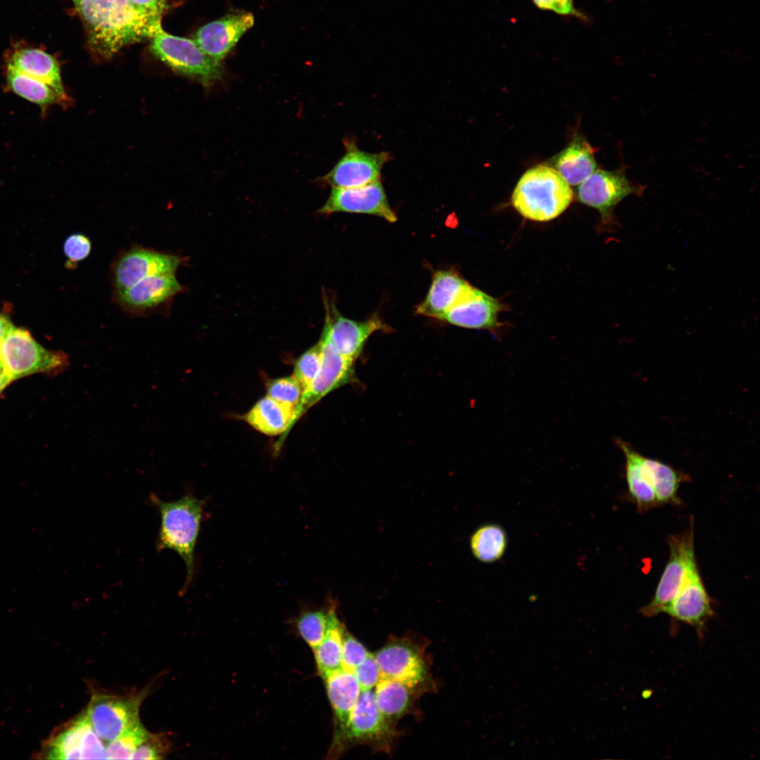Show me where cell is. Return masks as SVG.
<instances>
[{"mask_svg": "<svg viewBox=\"0 0 760 760\" xmlns=\"http://www.w3.org/2000/svg\"><path fill=\"white\" fill-rule=\"evenodd\" d=\"M148 731L140 720L127 728L106 746L108 759H132V754L144 741Z\"/></svg>", "mask_w": 760, "mask_h": 760, "instance_id": "32", "label": "cell"}, {"mask_svg": "<svg viewBox=\"0 0 760 760\" xmlns=\"http://www.w3.org/2000/svg\"><path fill=\"white\" fill-rule=\"evenodd\" d=\"M665 613L676 620L694 626L699 633L703 631L714 612L698 569L685 581Z\"/></svg>", "mask_w": 760, "mask_h": 760, "instance_id": "20", "label": "cell"}, {"mask_svg": "<svg viewBox=\"0 0 760 760\" xmlns=\"http://www.w3.org/2000/svg\"><path fill=\"white\" fill-rule=\"evenodd\" d=\"M319 342L322 353L321 367L310 388L302 394L292 426L309 408L327 394L355 379V362L340 355L322 334Z\"/></svg>", "mask_w": 760, "mask_h": 760, "instance_id": "13", "label": "cell"}, {"mask_svg": "<svg viewBox=\"0 0 760 760\" xmlns=\"http://www.w3.org/2000/svg\"><path fill=\"white\" fill-rule=\"evenodd\" d=\"M182 288L176 274H158L143 279L115 297L125 312L139 315L167 303Z\"/></svg>", "mask_w": 760, "mask_h": 760, "instance_id": "17", "label": "cell"}, {"mask_svg": "<svg viewBox=\"0 0 760 760\" xmlns=\"http://www.w3.org/2000/svg\"><path fill=\"white\" fill-rule=\"evenodd\" d=\"M541 9L554 11L562 15L577 13L573 0H532Z\"/></svg>", "mask_w": 760, "mask_h": 760, "instance_id": "40", "label": "cell"}, {"mask_svg": "<svg viewBox=\"0 0 760 760\" xmlns=\"http://www.w3.org/2000/svg\"><path fill=\"white\" fill-rule=\"evenodd\" d=\"M46 754L52 759H107L106 746L86 711L49 741Z\"/></svg>", "mask_w": 760, "mask_h": 760, "instance_id": "14", "label": "cell"}, {"mask_svg": "<svg viewBox=\"0 0 760 760\" xmlns=\"http://www.w3.org/2000/svg\"><path fill=\"white\" fill-rule=\"evenodd\" d=\"M507 536L497 524H486L479 528L471 536L470 547L474 556L479 561L490 563L504 555L507 548Z\"/></svg>", "mask_w": 760, "mask_h": 760, "instance_id": "31", "label": "cell"}, {"mask_svg": "<svg viewBox=\"0 0 760 760\" xmlns=\"http://www.w3.org/2000/svg\"><path fill=\"white\" fill-rule=\"evenodd\" d=\"M151 52L180 74L209 87L221 79L220 63L205 55L193 39L174 36L161 30L152 38Z\"/></svg>", "mask_w": 760, "mask_h": 760, "instance_id": "5", "label": "cell"}, {"mask_svg": "<svg viewBox=\"0 0 760 760\" xmlns=\"http://www.w3.org/2000/svg\"><path fill=\"white\" fill-rule=\"evenodd\" d=\"M8 64L49 86L60 104L68 106L71 102L62 82L59 65L51 54L38 49H20L13 53Z\"/></svg>", "mask_w": 760, "mask_h": 760, "instance_id": "22", "label": "cell"}, {"mask_svg": "<svg viewBox=\"0 0 760 760\" xmlns=\"http://www.w3.org/2000/svg\"><path fill=\"white\" fill-rule=\"evenodd\" d=\"M336 212L374 215L389 222L397 220L380 180L359 187H333L317 213L328 215Z\"/></svg>", "mask_w": 760, "mask_h": 760, "instance_id": "15", "label": "cell"}, {"mask_svg": "<svg viewBox=\"0 0 760 760\" xmlns=\"http://www.w3.org/2000/svg\"><path fill=\"white\" fill-rule=\"evenodd\" d=\"M266 391L267 395L273 400L296 409L303 392L293 375L269 380Z\"/></svg>", "mask_w": 760, "mask_h": 760, "instance_id": "35", "label": "cell"}, {"mask_svg": "<svg viewBox=\"0 0 760 760\" xmlns=\"http://www.w3.org/2000/svg\"><path fill=\"white\" fill-rule=\"evenodd\" d=\"M12 327L10 320L0 314V341Z\"/></svg>", "mask_w": 760, "mask_h": 760, "instance_id": "42", "label": "cell"}, {"mask_svg": "<svg viewBox=\"0 0 760 760\" xmlns=\"http://www.w3.org/2000/svg\"><path fill=\"white\" fill-rule=\"evenodd\" d=\"M369 654L368 650L350 633H343L342 640V669L353 672Z\"/></svg>", "mask_w": 760, "mask_h": 760, "instance_id": "37", "label": "cell"}, {"mask_svg": "<svg viewBox=\"0 0 760 760\" xmlns=\"http://www.w3.org/2000/svg\"><path fill=\"white\" fill-rule=\"evenodd\" d=\"M76 8L85 22L91 48L105 58L163 30L162 12L139 8L130 0H80Z\"/></svg>", "mask_w": 760, "mask_h": 760, "instance_id": "1", "label": "cell"}, {"mask_svg": "<svg viewBox=\"0 0 760 760\" xmlns=\"http://www.w3.org/2000/svg\"><path fill=\"white\" fill-rule=\"evenodd\" d=\"M0 362L12 381L36 373L58 374L70 365L65 353L44 348L27 331L13 326L0 341Z\"/></svg>", "mask_w": 760, "mask_h": 760, "instance_id": "4", "label": "cell"}, {"mask_svg": "<svg viewBox=\"0 0 760 760\" xmlns=\"http://www.w3.org/2000/svg\"><path fill=\"white\" fill-rule=\"evenodd\" d=\"M343 625L337 617L334 607L327 612V628L319 645L313 650L319 675H327L342 669V640Z\"/></svg>", "mask_w": 760, "mask_h": 760, "instance_id": "27", "label": "cell"}, {"mask_svg": "<svg viewBox=\"0 0 760 760\" xmlns=\"http://www.w3.org/2000/svg\"><path fill=\"white\" fill-rule=\"evenodd\" d=\"M375 704L383 717L391 723L404 715L411 705L412 688L396 680L381 677L375 685Z\"/></svg>", "mask_w": 760, "mask_h": 760, "instance_id": "28", "label": "cell"}, {"mask_svg": "<svg viewBox=\"0 0 760 760\" xmlns=\"http://www.w3.org/2000/svg\"><path fill=\"white\" fill-rule=\"evenodd\" d=\"M353 673L361 691L372 690L381 678L374 655L369 653L367 657L355 669Z\"/></svg>", "mask_w": 760, "mask_h": 760, "instance_id": "38", "label": "cell"}, {"mask_svg": "<svg viewBox=\"0 0 760 760\" xmlns=\"http://www.w3.org/2000/svg\"><path fill=\"white\" fill-rule=\"evenodd\" d=\"M296 408L269 396L260 399L240 418L258 431L267 436L284 434L292 428Z\"/></svg>", "mask_w": 760, "mask_h": 760, "instance_id": "25", "label": "cell"}, {"mask_svg": "<svg viewBox=\"0 0 760 760\" xmlns=\"http://www.w3.org/2000/svg\"><path fill=\"white\" fill-rule=\"evenodd\" d=\"M63 249L68 262L76 264L89 256L91 250V243L87 236L74 234L66 239Z\"/></svg>", "mask_w": 760, "mask_h": 760, "instance_id": "39", "label": "cell"}, {"mask_svg": "<svg viewBox=\"0 0 760 760\" xmlns=\"http://www.w3.org/2000/svg\"><path fill=\"white\" fill-rule=\"evenodd\" d=\"M472 287L456 271L439 270L424 300L417 307L418 315L439 319L456 305Z\"/></svg>", "mask_w": 760, "mask_h": 760, "instance_id": "21", "label": "cell"}, {"mask_svg": "<svg viewBox=\"0 0 760 760\" xmlns=\"http://www.w3.org/2000/svg\"><path fill=\"white\" fill-rule=\"evenodd\" d=\"M343 143L344 155L322 180L332 188L359 187L380 180L381 170L392 158L391 154L362 151L351 140Z\"/></svg>", "mask_w": 760, "mask_h": 760, "instance_id": "12", "label": "cell"}, {"mask_svg": "<svg viewBox=\"0 0 760 760\" xmlns=\"http://www.w3.org/2000/svg\"><path fill=\"white\" fill-rule=\"evenodd\" d=\"M595 149L580 134H576L569 144L552 158L547 165L553 167L572 186L580 184L596 170Z\"/></svg>", "mask_w": 760, "mask_h": 760, "instance_id": "24", "label": "cell"}, {"mask_svg": "<svg viewBox=\"0 0 760 760\" xmlns=\"http://www.w3.org/2000/svg\"><path fill=\"white\" fill-rule=\"evenodd\" d=\"M297 628L303 639L314 650L324 638L327 628V612L308 611L297 620Z\"/></svg>", "mask_w": 760, "mask_h": 760, "instance_id": "34", "label": "cell"}, {"mask_svg": "<svg viewBox=\"0 0 760 760\" xmlns=\"http://www.w3.org/2000/svg\"><path fill=\"white\" fill-rule=\"evenodd\" d=\"M72 1H73L74 4H75V6H77V4H79V2L80 1V0H72Z\"/></svg>", "mask_w": 760, "mask_h": 760, "instance_id": "44", "label": "cell"}, {"mask_svg": "<svg viewBox=\"0 0 760 760\" xmlns=\"http://www.w3.org/2000/svg\"><path fill=\"white\" fill-rule=\"evenodd\" d=\"M253 24L250 12L228 14L202 26L193 40L205 55L220 63Z\"/></svg>", "mask_w": 760, "mask_h": 760, "instance_id": "16", "label": "cell"}, {"mask_svg": "<svg viewBox=\"0 0 760 760\" xmlns=\"http://www.w3.org/2000/svg\"><path fill=\"white\" fill-rule=\"evenodd\" d=\"M146 692L126 696L96 692L91 695L86 712L103 741L115 739L139 720V709Z\"/></svg>", "mask_w": 760, "mask_h": 760, "instance_id": "8", "label": "cell"}, {"mask_svg": "<svg viewBox=\"0 0 760 760\" xmlns=\"http://www.w3.org/2000/svg\"><path fill=\"white\" fill-rule=\"evenodd\" d=\"M374 657L381 677L398 680L411 688L422 683L426 678V668L422 656L410 642H389L380 649Z\"/></svg>", "mask_w": 760, "mask_h": 760, "instance_id": "18", "label": "cell"}, {"mask_svg": "<svg viewBox=\"0 0 760 760\" xmlns=\"http://www.w3.org/2000/svg\"><path fill=\"white\" fill-rule=\"evenodd\" d=\"M169 750L168 740L163 734L148 733L132 754V759H163Z\"/></svg>", "mask_w": 760, "mask_h": 760, "instance_id": "36", "label": "cell"}, {"mask_svg": "<svg viewBox=\"0 0 760 760\" xmlns=\"http://www.w3.org/2000/svg\"><path fill=\"white\" fill-rule=\"evenodd\" d=\"M6 83L8 90L37 105L43 113L56 103H60L55 92L41 81L27 75L7 64Z\"/></svg>", "mask_w": 760, "mask_h": 760, "instance_id": "30", "label": "cell"}, {"mask_svg": "<svg viewBox=\"0 0 760 760\" xmlns=\"http://www.w3.org/2000/svg\"><path fill=\"white\" fill-rule=\"evenodd\" d=\"M570 185L553 167L538 165L525 172L512 196V204L524 217L546 222L559 216L570 205Z\"/></svg>", "mask_w": 760, "mask_h": 760, "instance_id": "3", "label": "cell"}, {"mask_svg": "<svg viewBox=\"0 0 760 760\" xmlns=\"http://www.w3.org/2000/svg\"><path fill=\"white\" fill-rule=\"evenodd\" d=\"M325 320L322 334L336 351L344 357L355 362L365 343L375 331L387 327L374 315L365 321H355L343 317L334 303L324 298Z\"/></svg>", "mask_w": 760, "mask_h": 760, "instance_id": "10", "label": "cell"}, {"mask_svg": "<svg viewBox=\"0 0 760 760\" xmlns=\"http://www.w3.org/2000/svg\"><path fill=\"white\" fill-rule=\"evenodd\" d=\"M502 310L497 299L472 286L439 320L467 329L494 331L500 325L498 315Z\"/></svg>", "mask_w": 760, "mask_h": 760, "instance_id": "19", "label": "cell"}, {"mask_svg": "<svg viewBox=\"0 0 760 760\" xmlns=\"http://www.w3.org/2000/svg\"><path fill=\"white\" fill-rule=\"evenodd\" d=\"M137 7L149 11L162 12L163 11V0H130Z\"/></svg>", "mask_w": 760, "mask_h": 760, "instance_id": "41", "label": "cell"}, {"mask_svg": "<svg viewBox=\"0 0 760 760\" xmlns=\"http://www.w3.org/2000/svg\"><path fill=\"white\" fill-rule=\"evenodd\" d=\"M642 192V186L628 179L625 169L605 170L596 169L577 188L578 200L597 210L602 221L613 222L615 207L630 195Z\"/></svg>", "mask_w": 760, "mask_h": 760, "instance_id": "9", "label": "cell"}, {"mask_svg": "<svg viewBox=\"0 0 760 760\" xmlns=\"http://www.w3.org/2000/svg\"><path fill=\"white\" fill-rule=\"evenodd\" d=\"M185 258L174 253L134 246L120 254L114 262L111 277L115 295L148 277L176 274Z\"/></svg>", "mask_w": 760, "mask_h": 760, "instance_id": "7", "label": "cell"}, {"mask_svg": "<svg viewBox=\"0 0 760 760\" xmlns=\"http://www.w3.org/2000/svg\"><path fill=\"white\" fill-rule=\"evenodd\" d=\"M322 345L319 341L303 353L295 362L293 376L300 384L303 393L317 376L322 365Z\"/></svg>", "mask_w": 760, "mask_h": 760, "instance_id": "33", "label": "cell"}, {"mask_svg": "<svg viewBox=\"0 0 760 760\" xmlns=\"http://www.w3.org/2000/svg\"><path fill=\"white\" fill-rule=\"evenodd\" d=\"M1 367H1V362H0V368H1Z\"/></svg>", "mask_w": 760, "mask_h": 760, "instance_id": "45", "label": "cell"}, {"mask_svg": "<svg viewBox=\"0 0 760 760\" xmlns=\"http://www.w3.org/2000/svg\"><path fill=\"white\" fill-rule=\"evenodd\" d=\"M13 381L6 374L3 368H0V393Z\"/></svg>", "mask_w": 760, "mask_h": 760, "instance_id": "43", "label": "cell"}, {"mask_svg": "<svg viewBox=\"0 0 760 760\" xmlns=\"http://www.w3.org/2000/svg\"><path fill=\"white\" fill-rule=\"evenodd\" d=\"M323 680L336 717L337 730L334 746L338 747L361 689L354 673L343 669L327 675Z\"/></svg>", "mask_w": 760, "mask_h": 760, "instance_id": "23", "label": "cell"}, {"mask_svg": "<svg viewBox=\"0 0 760 760\" xmlns=\"http://www.w3.org/2000/svg\"><path fill=\"white\" fill-rule=\"evenodd\" d=\"M641 462L658 504L677 502L679 486L686 481L687 475L659 460L642 455Z\"/></svg>", "mask_w": 760, "mask_h": 760, "instance_id": "29", "label": "cell"}, {"mask_svg": "<svg viewBox=\"0 0 760 760\" xmlns=\"http://www.w3.org/2000/svg\"><path fill=\"white\" fill-rule=\"evenodd\" d=\"M150 501L160 515L157 548L159 551L173 550L183 559L186 569L183 590H186L194 575V550L203 519L204 501L191 493L169 502L153 494Z\"/></svg>", "mask_w": 760, "mask_h": 760, "instance_id": "2", "label": "cell"}, {"mask_svg": "<svg viewBox=\"0 0 760 760\" xmlns=\"http://www.w3.org/2000/svg\"><path fill=\"white\" fill-rule=\"evenodd\" d=\"M693 537V528L670 537L669 558L652 600L641 609L644 616L665 613L685 581L698 569Z\"/></svg>", "mask_w": 760, "mask_h": 760, "instance_id": "6", "label": "cell"}, {"mask_svg": "<svg viewBox=\"0 0 760 760\" xmlns=\"http://www.w3.org/2000/svg\"><path fill=\"white\" fill-rule=\"evenodd\" d=\"M391 723L379 712L374 691H361L338 746L345 742L365 743L388 749L396 735Z\"/></svg>", "mask_w": 760, "mask_h": 760, "instance_id": "11", "label": "cell"}, {"mask_svg": "<svg viewBox=\"0 0 760 760\" xmlns=\"http://www.w3.org/2000/svg\"><path fill=\"white\" fill-rule=\"evenodd\" d=\"M626 459V479L630 495L638 509H647L657 505L655 493L650 484L641 462L642 455L630 443L615 440Z\"/></svg>", "mask_w": 760, "mask_h": 760, "instance_id": "26", "label": "cell"}]
</instances>
